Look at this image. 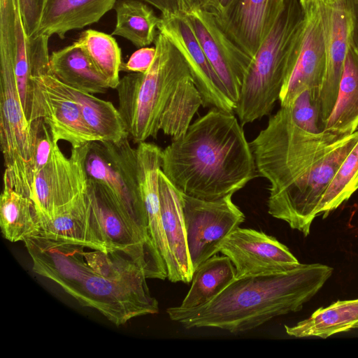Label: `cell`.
I'll list each match as a JSON object with an SVG mask.
<instances>
[{"label": "cell", "instance_id": "obj_5", "mask_svg": "<svg viewBox=\"0 0 358 358\" xmlns=\"http://www.w3.org/2000/svg\"><path fill=\"white\" fill-rule=\"evenodd\" d=\"M345 135L329 130L307 131L295 122L290 106H284L250 145L257 172L269 182V194H273L308 175Z\"/></svg>", "mask_w": 358, "mask_h": 358}, {"label": "cell", "instance_id": "obj_4", "mask_svg": "<svg viewBox=\"0 0 358 358\" xmlns=\"http://www.w3.org/2000/svg\"><path fill=\"white\" fill-rule=\"evenodd\" d=\"M307 17L300 0H284L244 76L234 110L241 125L269 115L279 100L298 57Z\"/></svg>", "mask_w": 358, "mask_h": 358}, {"label": "cell", "instance_id": "obj_2", "mask_svg": "<svg viewBox=\"0 0 358 358\" xmlns=\"http://www.w3.org/2000/svg\"><path fill=\"white\" fill-rule=\"evenodd\" d=\"M162 171L182 193L205 200L234 194L257 173L236 117L216 108L162 150Z\"/></svg>", "mask_w": 358, "mask_h": 358}, {"label": "cell", "instance_id": "obj_18", "mask_svg": "<svg viewBox=\"0 0 358 358\" xmlns=\"http://www.w3.org/2000/svg\"><path fill=\"white\" fill-rule=\"evenodd\" d=\"M284 0H236L215 21L226 36L252 59L275 24Z\"/></svg>", "mask_w": 358, "mask_h": 358}, {"label": "cell", "instance_id": "obj_33", "mask_svg": "<svg viewBox=\"0 0 358 358\" xmlns=\"http://www.w3.org/2000/svg\"><path fill=\"white\" fill-rule=\"evenodd\" d=\"M74 42L85 52L106 78L110 88L116 89L120 80L119 74L122 62L121 49L113 36L87 29Z\"/></svg>", "mask_w": 358, "mask_h": 358}, {"label": "cell", "instance_id": "obj_3", "mask_svg": "<svg viewBox=\"0 0 358 358\" xmlns=\"http://www.w3.org/2000/svg\"><path fill=\"white\" fill-rule=\"evenodd\" d=\"M333 268L301 264L282 273L236 278L206 304L166 309L186 329L213 327L231 333L255 329L273 318L302 309L330 278Z\"/></svg>", "mask_w": 358, "mask_h": 358}, {"label": "cell", "instance_id": "obj_25", "mask_svg": "<svg viewBox=\"0 0 358 358\" xmlns=\"http://www.w3.org/2000/svg\"><path fill=\"white\" fill-rule=\"evenodd\" d=\"M50 73L62 84L92 94L110 88L85 52L75 42L50 55Z\"/></svg>", "mask_w": 358, "mask_h": 358}, {"label": "cell", "instance_id": "obj_36", "mask_svg": "<svg viewBox=\"0 0 358 358\" xmlns=\"http://www.w3.org/2000/svg\"><path fill=\"white\" fill-rule=\"evenodd\" d=\"M289 106L293 118L299 127L312 133L322 131L319 125L317 109L309 90L299 94Z\"/></svg>", "mask_w": 358, "mask_h": 358}, {"label": "cell", "instance_id": "obj_27", "mask_svg": "<svg viewBox=\"0 0 358 358\" xmlns=\"http://www.w3.org/2000/svg\"><path fill=\"white\" fill-rule=\"evenodd\" d=\"M0 227L3 236L15 243L40 231V216L32 199L3 182L0 198Z\"/></svg>", "mask_w": 358, "mask_h": 358}, {"label": "cell", "instance_id": "obj_28", "mask_svg": "<svg viewBox=\"0 0 358 358\" xmlns=\"http://www.w3.org/2000/svg\"><path fill=\"white\" fill-rule=\"evenodd\" d=\"M358 321V299L338 301L320 308L310 317L293 327L285 325L286 333L296 338L310 336L326 338L353 329Z\"/></svg>", "mask_w": 358, "mask_h": 358}, {"label": "cell", "instance_id": "obj_7", "mask_svg": "<svg viewBox=\"0 0 358 358\" xmlns=\"http://www.w3.org/2000/svg\"><path fill=\"white\" fill-rule=\"evenodd\" d=\"M48 44L45 37H27L18 0H0V57L13 64L20 101L30 124L44 115L38 78L50 73Z\"/></svg>", "mask_w": 358, "mask_h": 358}, {"label": "cell", "instance_id": "obj_9", "mask_svg": "<svg viewBox=\"0 0 358 358\" xmlns=\"http://www.w3.org/2000/svg\"><path fill=\"white\" fill-rule=\"evenodd\" d=\"M36 122L27 121L20 101L13 62L0 57V143L5 171L3 182L31 198V162Z\"/></svg>", "mask_w": 358, "mask_h": 358}, {"label": "cell", "instance_id": "obj_42", "mask_svg": "<svg viewBox=\"0 0 358 358\" xmlns=\"http://www.w3.org/2000/svg\"><path fill=\"white\" fill-rule=\"evenodd\" d=\"M339 0H319L324 5L329 6L337 3Z\"/></svg>", "mask_w": 358, "mask_h": 358}, {"label": "cell", "instance_id": "obj_29", "mask_svg": "<svg viewBox=\"0 0 358 358\" xmlns=\"http://www.w3.org/2000/svg\"><path fill=\"white\" fill-rule=\"evenodd\" d=\"M58 82L62 90L78 103L86 124L101 141L117 142L129 137L118 108L111 102Z\"/></svg>", "mask_w": 358, "mask_h": 358}, {"label": "cell", "instance_id": "obj_37", "mask_svg": "<svg viewBox=\"0 0 358 358\" xmlns=\"http://www.w3.org/2000/svg\"><path fill=\"white\" fill-rule=\"evenodd\" d=\"M23 24L29 38H33L39 25L45 0H18Z\"/></svg>", "mask_w": 358, "mask_h": 358}, {"label": "cell", "instance_id": "obj_24", "mask_svg": "<svg viewBox=\"0 0 358 358\" xmlns=\"http://www.w3.org/2000/svg\"><path fill=\"white\" fill-rule=\"evenodd\" d=\"M136 149L138 178L148 218L150 236L157 248L167 250L160 207L159 173L162 165V150L155 144L145 141Z\"/></svg>", "mask_w": 358, "mask_h": 358}, {"label": "cell", "instance_id": "obj_26", "mask_svg": "<svg viewBox=\"0 0 358 358\" xmlns=\"http://www.w3.org/2000/svg\"><path fill=\"white\" fill-rule=\"evenodd\" d=\"M358 129V47L350 43L337 99L324 130L351 134Z\"/></svg>", "mask_w": 358, "mask_h": 358}, {"label": "cell", "instance_id": "obj_31", "mask_svg": "<svg viewBox=\"0 0 358 358\" xmlns=\"http://www.w3.org/2000/svg\"><path fill=\"white\" fill-rule=\"evenodd\" d=\"M113 8L116 24L112 36L123 37L138 48L155 42L160 18L150 6L139 0H117Z\"/></svg>", "mask_w": 358, "mask_h": 358}, {"label": "cell", "instance_id": "obj_30", "mask_svg": "<svg viewBox=\"0 0 358 358\" xmlns=\"http://www.w3.org/2000/svg\"><path fill=\"white\" fill-rule=\"evenodd\" d=\"M235 279L236 269L229 258L214 255L195 270L192 285L179 306L192 308L206 304Z\"/></svg>", "mask_w": 358, "mask_h": 358}, {"label": "cell", "instance_id": "obj_8", "mask_svg": "<svg viewBox=\"0 0 358 358\" xmlns=\"http://www.w3.org/2000/svg\"><path fill=\"white\" fill-rule=\"evenodd\" d=\"M84 166L87 179L109 190L136 234L143 241H153L138 184L136 149L129 137L88 143Z\"/></svg>", "mask_w": 358, "mask_h": 358}, {"label": "cell", "instance_id": "obj_21", "mask_svg": "<svg viewBox=\"0 0 358 358\" xmlns=\"http://www.w3.org/2000/svg\"><path fill=\"white\" fill-rule=\"evenodd\" d=\"M39 216L41 227L38 234L94 249H110L92 208L87 189L53 218Z\"/></svg>", "mask_w": 358, "mask_h": 358}, {"label": "cell", "instance_id": "obj_16", "mask_svg": "<svg viewBox=\"0 0 358 358\" xmlns=\"http://www.w3.org/2000/svg\"><path fill=\"white\" fill-rule=\"evenodd\" d=\"M307 16L298 57L280 92V106L290 105L305 90L310 92L315 106L323 82L326 69V31L319 0L307 9Z\"/></svg>", "mask_w": 358, "mask_h": 358}, {"label": "cell", "instance_id": "obj_11", "mask_svg": "<svg viewBox=\"0 0 358 358\" xmlns=\"http://www.w3.org/2000/svg\"><path fill=\"white\" fill-rule=\"evenodd\" d=\"M232 196L205 200L182 193L187 248L194 271L219 252L224 239L245 221V215L233 202Z\"/></svg>", "mask_w": 358, "mask_h": 358}, {"label": "cell", "instance_id": "obj_32", "mask_svg": "<svg viewBox=\"0 0 358 358\" xmlns=\"http://www.w3.org/2000/svg\"><path fill=\"white\" fill-rule=\"evenodd\" d=\"M203 99L190 75L184 78L169 99L159 119V129L172 141L182 136Z\"/></svg>", "mask_w": 358, "mask_h": 358}, {"label": "cell", "instance_id": "obj_14", "mask_svg": "<svg viewBox=\"0 0 358 358\" xmlns=\"http://www.w3.org/2000/svg\"><path fill=\"white\" fill-rule=\"evenodd\" d=\"M321 5L326 31V69L315 107L322 131L337 99L348 48L353 40L354 23L349 0Z\"/></svg>", "mask_w": 358, "mask_h": 358}, {"label": "cell", "instance_id": "obj_23", "mask_svg": "<svg viewBox=\"0 0 358 358\" xmlns=\"http://www.w3.org/2000/svg\"><path fill=\"white\" fill-rule=\"evenodd\" d=\"M117 0H45L42 17L33 38L57 35L63 39L71 30L97 22L114 8Z\"/></svg>", "mask_w": 358, "mask_h": 358}, {"label": "cell", "instance_id": "obj_40", "mask_svg": "<svg viewBox=\"0 0 358 358\" xmlns=\"http://www.w3.org/2000/svg\"><path fill=\"white\" fill-rule=\"evenodd\" d=\"M217 1L220 5V7L222 9V14L224 12H226L228 9H229L236 0H217Z\"/></svg>", "mask_w": 358, "mask_h": 358}, {"label": "cell", "instance_id": "obj_22", "mask_svg": "<svg viewBox=\"0 0 358 358\" xmlns=\"http://www.w3.org/2000/svg\"><path fill=\"white\" fill-rule=\"evenodd\" d=\"M87 193L109 248L161 255L153 241H143L136 234L106 186L88 179Z\"/></svg>", "mask_w": 358, "mask_h": 358}, {"label": "cell", "instance_id": "obj_12", "mask_svg": "<svg viewBox=\"0 0 358 358\" xmlns=\"http://www.w3.org/2000/svg\"><path fill=\"white\" fill-rule=\"evenodd\" d=\"M87 145L72 148L67 157L57 143L49 162L35 175L31 199L40 215L53 218L87 189L84 159Z\"/></svg>", "mask_w": 358, "mask_h": 358}, {"label": "cell", "instance_id": "obj_13", "mask_svg": "<svg viewBox=\"0 0 358 358\" xmlns=\"http://www.w3.org/2000/svg\"><path fill=\"white\" fill-rule=\"evenodd\" d=\"M220 252L232 262L236 278L282 273L300 264L275 237L240 227L224 239Z\"/></svg>", "mask_w": 358, "mask_h": 358}, {"label": "cell", "instance_id": "obj_38", "mask_svg": "<svg viewBox=\"0 0 358 358\" xmlns=\"http://www.w3.org/2000/svg\"><path fill=\"white\" fill-rule=\"evenodd\" d=\"M156 55L154 48L143 47L135 51L129 60L122 64L120 71L144 73L152 66Z\"/></svg>", "mask_w": 358, "mask_h": 358}, {"label": "cell", "instance_id": "obj_20", "mask_svg": "<svg viewBox=\"0 0 358 358\" xmlns=\"http://www.w3.org/2000/svg\"><path fill=\"white\" fill-rule=\"evenodd\" d=\"M159 182L162 220L169 253L167 278L173 282L188 283L192 280L194 271L187 248L182 193L162 169Z\"/></svg>", "mask_w": 358, "mask_h": 358}, {"label": "cell", "instance_id": "obj_10", "mask_svg": "<svg viewBox=\"0 0 358 358\" xmlns=\"http://www.w3.org/2000/svg\"><path fill=\"white\" fill-rule=\"evenodd\" d=\"M357 141L358 129L341 138L307 176L278 192L269 194L268 213L305 236L309 235L323 194Z\"/></svg>", "mask_w": 358, "mask_h": 358}, {"label": "cell", "instance_id": "obj_34", "mask_svg": "<svg viewBox=\"0 0 358 358\" xmlns=\"http://www.w3.org/2000/svg\"><path fill=\"white\" fill-rule=\"evenodd\" d=\"M358 189V141L340 165L323 194L316 210V217L336 209Z\"/></svg>", "mask_w": 358, "mask_h": 358}, {"label": "cell", "instance_id": "obj_39", "mask_svg": "<svg viewBox=\"0 0 358 358\" xmlns=\"http://www.w3.org/2000/svg\"><path fill=\"white\" fill-rule=\"evenodd\" d=\"M354 23V41L358 47V0H349Z\"/></svg>", "mask_w": 358, "mask_h": 358}, {"label": "cell", "instance_id": "obj_1", "mask_svg": "<svg viewBox=\"0 0 358 358\" xmlns=\"http://www.w3.org/2000/svg\"><path fill=\"white\" fill-rule=\"evenodd\" d=\"M24 243L35 273L58 284L82 306L97 310L115 325L159 312L158 301L146 282L150 271L146 252L101 250L39 234Z\"/></svg>", "mask_w": 358, "mask_h": 358}, {"label": "cell", "instance_id": "obj_43", "mask_svg": "<svg viewBox=\"0 0 358 358\" xmlns=\"http://www.w3.org/2000/svg\"><path fill=\"white\" fill-rule=\"evenodd\" d=\"M353 329H358V321L355 323L353 326Z\"/></svg>", "mask_w": 358, "mask_h": 358}, {"label": "cell", "instance_id": "obj_41", "mask_svg": "<svg viewBox=\"0 0 358 358\" xmlns=\"http://www.w3.org/2000/svg\"><path fill=\"white\" fill-rule=\"evenodd\" d=\"M303 8L307 10L309 6L317 0H300Z\"/></svg>", "mask_w": 358, "mask_h": 358}, {"label": "cell", "instance_id": "obj_17", "mask_svg": "<svg viewBox=\"0 0 358 358\" xmlns=\"http://www.w3.org/2000/svg\"><path fill=\"white\" fill-rule=\"evenodd\" d=\"M185 16L236 106L244 76L252 59L226 36L210 13L197 9Z\"/></svg>", "mask_w": 358, "mask_h": 358}, {"label": "cell", "instance_id": "obj_35", "mask_svg": "<svg viewBox=\"0 0 358 358\" xmlns=\"http://www.w3.org/2000/svg\"><path fill=\"white\" fill-rule=\"evenodd\" d=\"M155 6L162 13L161 15H187L194 10L201 9L214 17L222 14L217 0H143Z\"/></svg>", "mask_w": 358, "mask_h": 358}, {"label": "cell", "instance_id": "obj_19", "mask_svg": "<svg viewBox=\"0 0 358 358\" xmlns=\"http://www.w3.org/2000/svg\"><path fill=\"white\" fill-rule=\"evenodd\" d=\"M43 100V120L48 127L53 141H64L72 148H78L90 143L101 141L86 124L80 108L60 87L58 80L50 73L38 78Z\"/></svg>", "mask_w": 358, "mask_h": 358}, {"label": "cell", "instance_id": "obj_15", "mask_svg": "<svg viewBox=\"0 0 358 358\" xmlns=\"http://www.w3.org/2000/svg\"><path fill=\"white\" fill-rule=\"evenodd\" d=\"M159 18L158 31L166 34L184 57L203 107L234 111L236 103L206 57L187 17L161 15Z\"/></svg>", "mask_w": 358, "mask_h": 358}, {"label": "cell", "instance_id": "obj_6", "mask_svg": "<svg viewBox=\"0 0 358 358\" xmlns=\"http://www.w3.org/2000/svg\"><path fill=\"white\" fill-rule=\"evenodd\" d=\"M155 47V57L148 71L124 76L116 87L118 110L129 136L137 143L157 138L159 119L169 99L179 83L191 74L178 48L159 31Z\"/></svg>", "mask_w": 358, "mask_h": 358}]
</instances>
